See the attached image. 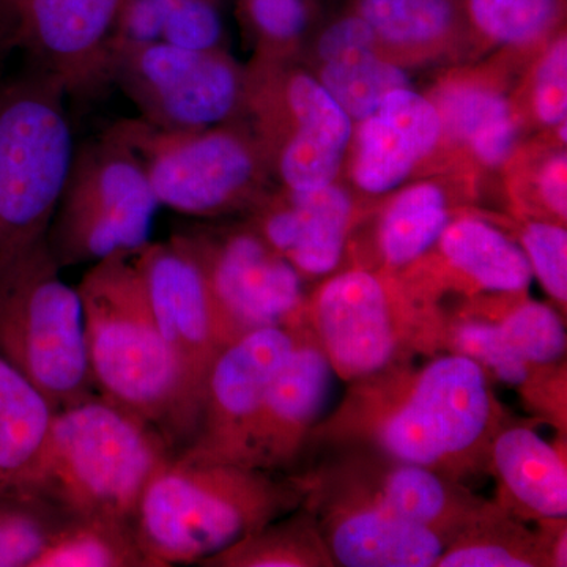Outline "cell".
<instances>
[{
    "instance_id": "6da1fadb",
    "label": "cell",
    "mask_w": 567,
    "mask_h": 567,
    "mask_svg": "<svg viewBox=\"0 0 567 567\" xmlns=\"http://www.w3.org/2000/svg\"><path fill=\"white\" fill-rule=\"evenodd\" d=\"M425 360L347 383L344 398L312 432L306 456L319 447L360 445L462 483L488 475L492 442L516 417L476 361L450 352Z\"/></svg>"
},
{
    "instance_id": "7a4b0ae2",
    "label": "cell",
    "mask_w": 567,
    "mask_h": 567,
    "mask_svg": "<svg viewBox=\"0 0 567 567\" xmlns=\"http://www.w3.org/2000/svg\"><path fill=\"white\" fill-rule=\"evenodd\" d=\"M76 289L96 393L158 427L181 453L196 434L197 415L134 252L93 264Z\"/></svg>"
},
{
    "instance_id": "3957f363",
    "label": "cell",
    "mask_w": 567,
    "mask_h": 567,
    "mask_svg": "<svg viewBox=\"0 0 567 567\" xmlns=\"http://www.w3.org/2000/svg\"><path fill=\"white\" fill-rule=\"evenodd\" d=\"M303 476L177 453L148 481L134 527L153 567L199 565L303 503Z\"/></svg>"
},
{
    "instance_id": "277c9868",
    "label": "cell",
    "mask_w": 567,
    "mask_h": 567,
    "mask_svg": "<svg viewBox=\"0 0 567 567\" xmlns=\"http://www.w3.org/2000/svg\"><path fill=\"white\" fill-rule=\"evenodd\" d=\"M178 451L158 427L95 393L55 410L22 481L70 517H136L156 470Z\"/></svg>"
},
{
    "instance_id": "5b68a950",
    "label": "cell",
    "mask_w": 567,
    "mask_h": 567,
    "mask_svg": "<svg viewBox=\"0 0 567 567\" xmlns=\"http://www.w3.org/2000/svg\"><path fill=\"white\" fill-rule=\"evenodd\" d=\"M301 316L346 383L443 352V306L398 271L347 265L308 290Z\"/></svg>"
},
{
    "instance_id": "8992f818",
    "label": "cell",
    "mask_w": 567,
    "mask_h": 567,
    "mask_svg": "<svg viewBox=\"0 0 567 567\" xmlns=\"http://www.w3.org/2000/svg\"><path fill=\"white\" fill-rule=\"evenodd\" d=\"M107 132L140 159L159 207L181 215L205 221L241 216L275 185L245 117L192 130L122 118Z\"/></svg>"
},
{
    "instance_id": "52a82bcc",
    "label": "cell",
    "mask_w": 567,
    "mask_h": 567,
    "mask_svg": "<svg viewBox=\"0 0 567 567\" xmlns=\"http://www.w3.org/2000/svg\"><path fill=\"white\" fill-rule=\"evenodd\" d=\"M62 85L35 70L0 87V271L48 233L74 142Z\"/></svg>"
},
{
    "instance_id": "ba28073f",
    "label": "cell",
    "mask_w": 567,
    "mask_h": 567,
    "mask_svg": "<svg viewBox=\"0 0 567 567\" xmlns=\"http://www.w3.org/2000/svg\"><path fill=\"white\" fill-rule=\"evenodd\" d=\"M61 271L47 235L0 271V354L55 410L96 393L80 292Z\"/></svg>"
},
{
    "instance_id": "9c48e42d",
    "label": "cell",
    "mask_w": 567,
    "mask_h": 567,
    "mask_svg": "<svg viewBox=\"0 0 567 567\" xmlns=\"http://www.w3.org/2000/svg\"><path fill=\"white\" fill-rule=\"evenodd\" d=\"M244 117L275 185L309 192L338 181L353 122L298 59L251 55Z\"/></svg>"
},
{
    "instance_id": "30bf717a",
    "label": "cell",
    "mask_w": 567,
    "mask_h": 567,
    "mask_svg": "<svg viewBox=\"0 0 567 567\" xmlns=\"http://www.w3.org/2000/svg\"><path fill=\"white\" fill-rule=\"evenodd\" d=\"M158 208L140 159L106 130L74 147L48 248L62 270L140 251Z\"/></svg>"
},
{
    "instance_id": "8fae6325",
    "label": "cell",
    "mask_w": 567,
    "mask_h": 567,
    "mask_svg": "<svg viewBox=\"0 0 567 567\" xmlns=\"http://www.w3.org/2000/svg\"><path fill=\"white\" fill-rule=\"evenodd\" d=\"M111 85L158 128H204L244 117L245 63L229 48L192 50L163 40L117 44Z\"/></svg>"
},
{
    "instance_id": "7c38bea8",
    "label": "cell",
    "mask_w": 567,
    "mask_h": 567,
    "mask_svg": "<svg viewBox=\"0 0 567 567\" xmlns=\"http://www.w3.org/2000/svg\"><path fill=\"white\" fill-rule=\"evenodd\" d=\"M171 238L199 265L229 342L303 312L308 282L244 218L192 224Z\"/></svg>"
},
{
    "instance_id": "4fadbf2b",
    "label": "cell",
    "mask_w": 567,
    "mask_h": 567,
    "mask_svg": "<svg viewBox=\"0 0 567 567\" xmlns=\"http://www.w3.org/2000/svg\"><path fill=\"white\" fill-rule=\"evenodd\" d=\"M535 51L502 47L477 61L442 66L421 91L442 126L435 174L466 171L487 181L496 178L507 155L525 137L511 93Z\"/></svg>"
},
{
    "instance_id": "5bb4252c",
    "label": "cell",
    "mask_w": 567,
    "mask_h": 567,
    "mask_svg": "<svg viewBox=\"0 0 567 567\" xmlns=\"http://www.w3.org/2000/svg\"><path fill=\"white\" fill-rule=\"evenodd\" d=\"M320 450L298 473L336 567H434L447 540L395 516L339 451Z\"/></svg>"
},
{
    "instance_id": "9a60e30c",
    "label": "cell",
    "mask_w": 567,
    "mask_h": 567,
    "mask_svg": "<svg viewBox=\"0 0 567 567\" xmlns=\"http://www.w3.org/2000/svg\"><path fill=\"white\" fill-rule=\"evenodd\" d=\"M295 323L249 331L218 354L205 383L196 434L183 456L244 465L254 420L292 352Z\"/></svg>"
},
{
    "instance_id": "2e32d148",
    "label": "cell",
    "mask_w": 567,
    "mask_h": 567,
    "mask_svg": "<svg viewBox=\"0 0 567 567\" xmlns=\"http://www.w3.org/2000/svg\"><path fill=\"white\" fill-rule=\"evenodd\" d=\"M123 0H18L7 25L37 70L66 99H92L111 85V52Z\"/></svg>"
},
{
    "instance_id": "e0dca14e",
    "label": "cell",
    "mask_w": 567,
    "mask_h": 567,
    "mask_svg": "<svg viewBox=\"0 0 567 567\" xmlns=\"http://www.w3.org/2000/svg\"><path fill=\"white\" fill-rule=\"evenodd\" d=\"M377 200L339 178L309 192L274 185L241 218L306 282H317L344 267L350 238Z\"/></svg>"
},
{
    "instance_id": "ac0fdd59",
    "label": "cell",
    "mask_w": 567,
    "mask_h": 567,
    "mask_svg": "<svg viewBox=\"0 0 567 567\" xmlns=\"http://www.w3.org/2000/svg\"><path fill=\"white\" fill-rule=\"evenodd\" d=\"M487 183L483 175L457 171L416 178L379 197L350 238L344 267L402 270L454 219L481 207Z\"/></svg>"
},
{
    "instance_id": "d6986e66",
    "label": "cell",
    "mask_w": 567,
    "mask_h": 567,
    "mask_svg": "<svg viewBox=\"0 0 567 567\" xmlns=\"http://www.w3.org/2000/svg\"><path fill=\"white\" fill-rule=\"evenodd\" d=\"M153 315L185 380L199 423L205 383L230 344L199 265L173 238L134 252Z\"/></svg>"
},
{
    "instance_id": "ffe728a7",
    "label": "cell",
    "mask_w": 567,
    "mask_h": 567,
    "mask_svg": "<svg viewBox=\"0 0 567 567\" xmlns=\"http://www.w3.org/2000/svg\"><path fill=\"white\" fill-rule=\"evenodd\" d=\"M491 208L458 216L434 245L398 274L434 303L476 295L525 292L532 268L520 246L491 219Z\"/></svg>"
},
{
    "instance_id": "44dd1931",
    "label": "cell",
    "mask_w": 567,
    "mask_h": 567,
    "mask_svg": "<svg viewBox=\"0 0 567 567\" xmlns=\"http://www.w3.org/2000/svg\"><path fill=\"white\" fill-rule=\"evenodd\" d=\"M439 114L423 92L398 89L353 122L339 181L365 197H382L435 174Z\"/></svg>"
},
{
    "instance_id": "7402d4cb",
    "label": "cell",
    "mask_w": 567,
    "mask_h": 567,
    "mask_svg": "<svg viewBox=\"0 0 567 567\" xmlns=\"http://www.w3.org/2000/svg\"><path fill=\"white\" fill-rule=\"evenodd\" d=\"M297 339L254 420L244 465L290 475L300 466L330 401L334 372L315 334L297 320Z\"/></svg>"
},
{
    "instance_id": "603a6c76",
    "label": "cell",
    "mask_w": 567,
    "mask_h": 567,
    "mask_svg": "<svg viewBox=\"0 0 567 567\" xmlns=\"http://www.w3.org/2000/svg\"><path fill=\"white\" fill-rule=\"evenodd\" d=\"M298 61L352 122L371 114L391 92L413 87L410 71L390 61L371 25L347 2L317 21Z\"/></svg>"
},
{
    "instance_id": "cb8c5ba5",
    "label": "cell",
    "mask_w": 567,
    "mask_h": 567,
    "mask_svg": "<svg viewBox=\"0 0 567 567\" xmlns=\"http://www.w3.org/2000/svg\"><path fill=\"white\" fill-rule=\"evenodd\" d=\"M324 447L339 451L357 475L375 492L395 516L435 533L447 543L487 502L462 481L453 480L425 466L388 457L371 447Z\"/></svg>"
},
{
    "instance_id": "d4e9b609",
    "label": "cell",
    "mask_w": 567,
    "mask_h": 567,
    "mask_svg": "<svg viewBox=\"0 0 567 567\" xmlns=\"http://www.w3.org/2000/svg\"><path fill=\"white\" fill-rule=\"evenodd\" d=\"M368 21L390 61L413 71L472 62L465 0H346Z\"/></svg>"
},
{
    "instance_id": "484cf974",
    "label": "cell",
    "mask_w": 567,
    "mask_h": 567,
    "mask_svg": "<svg viewBox=\"0 0 567 567\" xmlns=\"http://www.w3.org/2000/svg\"><path fill=\"white\" fill-rule=\"evenodd\" d=\"M503 509L524 522L567 517L566 435L550 443L533 424L514 420L496 434L488 457Z\"/></svg>"
},
{
    "instance_id": "4316f807",
    "label": "cell",
    "mask_w": 567,
    "mask_h": 567,
    "mask_svg": "<svg viewBox=\"0 0 567 567\" xmlns=\"http://www.w3.org/2000/svg\"><path fill=\"white\" fill-rule=\"evenodd\" d=\"M496 181L507 215L567 226V130L524 137Z\"/></svg>"
},
{
    "instance_id": "83f0119b",
    "label": "cell",
    "mask_w": 567,
    "mask_h": 567,
    "mask_svg": "<svg viewBox=\"0 0 567 567\" xmlns=\"http://www.w3.org/2000/svg\"><path fill=\"white\" fill-rule=\"evenodd\" d=\"M434 567H548L536 528L487 499L436 559Z\"/></svg>"
},
{
    "instance_id": "f1b7e54d",
    "label": "cell",
    "mask_w": 567,
    "mask_h": 567,
    "mask_svg": "<svg viewBox=\"0 0 567 567\" xmlns=\"http://www.w3.org/2000/svg\"><path fill=\"white\" fill-rule=\"evenodd\" d=\"M451 303L488 320L505 344L529 363L566 360L565 317L554 306L529 298L528 290L476 295Z\"/></svg>"
},
{
    "instance_id": "f546056e",
    "label": "cell",
    "mask_w": 567,
    "mask_h": 567,
    "mask_svg": "<svg viewBox=\"0 0 567 567\" xmlns=\"http://www.w3.org/2000/svg\"><path fill=\"white\" fill-rule=\"evenodd\" d=\"M54 415L50 399L0 354V486L24 481Z\"/></svg>"
},
{
    "instance_id": "4dcf8cb0",
    "label": "cell",
    "mask_w": 567,
    "mask_h": 567,
    "mask_svg": "<svg viewBox=\"0 0 567 567\" xmlns=\"http://www.w3.org/2000/svg\"><path fill=\"white\" fill-rule=\"evenodd\" d=\"M203 567H336L315 513L301 503L251 535L204 559Z\"/></svg>"
},
{
    "instance_id": "1f68e13d",
    "label": "cell",
    "mask_w": 567,
    "mask_h": 567,
    "mask_svg": "<svg viewBox=\"0 0 567 567\" xmlns=\"http://www.w3.org/2000/svg\"><path fill=\"white\" fill-rule=\"evenodd\" d=\"M472 61L502 47L535 50L566 25L567 0H465Z\"/></svg>"
},
{
    "instance_id": "d6a6232c",
    "label": "cell",
    "mask_w": 567,
    "mask_h": 567,
    "mask_svg": "<svg viewBox=\"0 0 567 567\" xmlns=\"http://www.w3.org/2000/svg\"><path fill=\"white\" fill-rule=\"evenodd\" d=\"M511 102L525 137L567 130V24L533 52Z\"/></svg>"
},
{
    "instance_id": "836d02e7",
    "label": "cell",
    "mask_w": 567,
    "mask_h": 567,
    "mask_svg": "<svg viewBox=\"0 0 567 567\" xmlns=\"http://www.w3.org/2000/svg\"><path fill=\"white\" fill-rule=\"evenodd\" d=\"M33 567H153L133 520L70 517Z\"/></svg>"
},
{
    "instance_id": "e575fe53",
    "label": "cell",
    "mask_w": 567,
    "mask_h": 567,
    "mask_svg": "<svg viewBox=\"0 0 567 567\" xmlns=\"http://www.w3.org/2000/svg\"><path fill=\"white\" fill-rule=\"evenodd\" d=\"M69 518L35 488L0 486V567H33Z\"/></svg>"
},
{
    "instance_id": "d590c367",
    "label": "cell",
    "mask_w": 567,
    "mask_h": 567,
    "mask_svg": "<svg viewBox=\"0 0 567 567\" xmlns=\"http://www.w3.org/2000/svg\"><path fill=\"white\" fill-rule=\"evenodd\" d=\"M491 219L505 229L527 257L533 278L559 312L567 309V227L540 219L516 218L492 210Z\"/></svg>"
},
{
    "instance_id": "8d00e7d4",
    "label": "cell",
    "mask_w": 567,
    "mask_h": 567,
    "mask_svg": "<svg viewBox=\"0 0 567 567\" xmlns=\"http://www.w3.org/2000/svg\"><path fill=\"white\" fill-rule=\"evenodd\" d=\"M159 40L192 50L227 48L224 0H177Z\"/></svg>"
},
{
    "instance_id": "74e56055",
    "label": "cell",
    "mask_w": 567,
    "mask_h": 567,
    "mask_svg": "<svg viewBox=\"0 0 567 567\" xmlns=\"http://www.w3.org/2000/svg\"><path fill=\"white\" fill-rule=\"evenodd\" d=\"M175 3L177 0H123L112 48L162 39L164 22Z\"/></svg>"
},
{
    "instance_id": "f35d334b",
    "label": "cell",
    "mask_w": 567,
    "mask_h": 567,
    "mask_svg": "<svg viewBox=\"0 0 567 567\" xmlns=\"http://www.w3.org/2000/svg\"><path fill=\"white\" fill-rule=\"evenodd\" d=\"M241 25L268 28L309 20L322 11V0H235Z\"/></svg>"
},
{
    "instance_id": "ab89813d",
    "label": "cell",
    "mask_w": 567,
    "mask_h": 567,
    "mask_svg": "<svg viewBox=\"0 0 567 567\" xmlns=\"http://www.w3.org/2000/svg\"><path fill=\"white\" fill-rule=\"evenodd\" d=\"M537 533L543 540L548 567L567 566V517L537 522Z\"/></svg>"
},
{
    "instance_id": "60d3db41",
    "label": "cell",
    "mask_w": 567,
    "mask_h": 567,
    "mask_svg": "<svg viewBox=\"0 0 567 567\" xmlns=\"http://www.w3.org/2000/svg\"><path fill=\"white\" fill-rule=\"evenodd\" d=\"M17 2L18 0H0V20L7 22V18H9L10 11Z\"/></svg>"
}]
</instances>
